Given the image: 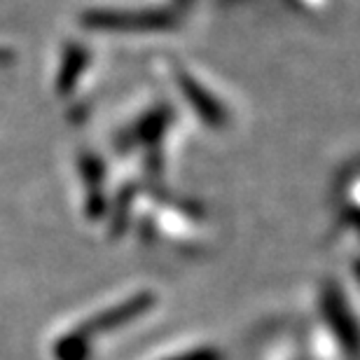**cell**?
I'll return each mask as SVG.
<instances>
[{
	"instance_id": "cell-2",
	"label": "cell",
	"mask_w": 360,
	"mask_h": 360,
	"mask_svg": "<svg viewBox=\"0 0 360 360\" xmlns=\"http://www.w3.org/2000/svg\"><path fill=\"white\" fill-rule=\"evenodd\" d=\"M153 304H155L153 292H139V295H134V297H129L127 302H122V304H115L110 309H105V311L91 316V319L84 323L82 328H77L73 335L80 342L89 344V340L94 335L110 333V330H117L122 326H127V323H131V321L139 319V316L146 314Z\"/></svg>"
},
{
	"instance_id": "cell-5",
	"label": "cell",
	"mask_w": 360,
	"mask_h": 360,
	"mask_svg": "<svg viewBox=\"0 0 360 360\" xmlns=\"http://www.w3.org/2000/svg\"><path fill=\"white\" fill-rule=\"evenodd\" d=\"M77 164H80L82 180L89 187L87 213H89V218H98V215L105 213V199H103V194H101V185H103V164L94 155H82Z\"/></svg>"
},
{
	"instance_id": "cell-8",
	"label": "cell",
	"mask_w": 360,
	"mask_h": 360,
	"mask_svg": "<svg viewBox=\"0 0 360 360\" xmlns=\"http://www.w3.org/2000/svg\"><path fill=\"white\" fill-rule=\"evenodd\" d=\"M176 360H218V354L211 351V349H199V351H194V354L180 356Z\"/></svg>"
},
{
	"instance_id": "cell-6",
	"label": "cell",
	"mask_w": 360,
	"mask_h": 360,
	"mask_svg": "<svg viewBox=\"0 0 360 360\" xmlns=\"http://www.w3.org/2000/svg\"><path fill=\"white\" fill-rule=\"evenodd\" d=\"M323 307H326V314L333 328L337 330V335L342 337L347 344H354V337H356V328L351 323V316L347 314V307H344V297H340L335 290H330L323 300Z\"/></svg>"
},
{
	"instance_id": "cell-4",
	"label": "cell",
	"mask_w": 360,
	"mask_h": 360,
	"mask_svg": "<svg viewBox=\"0 0 360 360\" xmlns=\"http://www.w3.org/2000/svg\"><path fill=\"white\" fill-rule=\"evenodd\" d=\"M89 66V54L87 49L82 45H75L70 42L63 49V56H61V66H59V73H56V91L59 94H70L75 89V84L80 82L82 73L87 70Z\"/></svg>"
},
{
	"instance_id": "cell-1",
	"label": "cell",
	"mask_w": 360,
	"mask_h": 360,
	"mask_svg": "<svg viewBox=\"0 0 360 360\" xmlns=\"http://www.w3.org/2000/svg\"><path fill=\"white\" fill-rule=\"evenodd\" d=\"M80 24L89 31L105 33H153L174 26V17L164 10H87Z\"/></svg>"
},
{
	"instance_id": "cell-7",
	"label": "cell",
	"mask_w": 360,
	"mask_h": 360,
	"mask_svg": "<svg viewBox=\"0 0 360 360\" xmlns=\"http://www.w3.org/2000/svg\"><path fill=\"white\" fill-rule=\"evenodd\" d=\"M169 129V112L167 110H155L148 112L146 117L139 122V129H136V136H139L141 143H160L162 136L167 134Z\"/></svg>"
},
{
	"instance_id": "cell-3",
	"label": "cell",
	"mask_w": 360,
	"mask_h": 360,
	"mask_svg": "<svg viewBox=\"0 0 360 360\" xmlns=\"http://www.w3.org/2000/svg\"><path fill=\"white\" fill-rule=\"evenodd\" d=\"M176 82L180 87V94L185 96V101L194 108V112L199 115V120L208 127H225L227 124V110L225 105L220 103L218 98L208 91L204 84H201L197 77L185 73V70H178L176 73Z\"/></svg>"
},
{
	"instance_id": "cell-9",
	"label": "cell",
	"mask_w": 360,
	"mask_h": 360,
	"mask_svg": "<svg viewBox=\"0 0 360 360\" xmlns=\"http://www.w3.org/2000/svg\"><path fill=\"white\" fill-rule=\"evenodd\" d=\"M183 3H185V0H183Z\"/></svg>"
}]
</instances>
